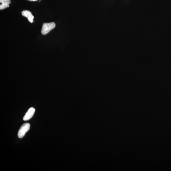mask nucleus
I'll list each match as a JSON object with an SVG mask.
<instances>
[{"label":"nucleus","instance_id":"obj_2","mask_svg":"<svg viewBox=\"0 0 171 171\" xmlns=\"http://www.w3.org/2000/svg\"><path fill=\"white\" fill-rule=\"evenodd\" d=\"M30 127L29 123L23 124L19 130L18 135L19 138H21L24 136L25 133L29 130Z\"/></svg>","mask_w":171,"mask_h":171},{"label":"nucleus","instance_id":"obj_6","mask_svg":"<svg viewBox=\"0 0 171 171\" xmlns=\"http://www.w3.org/2000/svg\"><path fill=\"white\" fill-rule=\"evenodd\" d=\"M28 1H37L38 0H28Z\"/></svg>","mask_w":171,"mask_h":171},{"label":"nucleus","instance_id":"obj_3","mask_svg":"<svg viewBox=\"0 0 171 171\" xmlns=\"http://www.w3.org/2000/svg\"><path fill=\"white\" fill-rule=\"evenodd\" d=\"M35 110L34 108H30L29 109L27 112L26 113L25 115L23 118V120L24 121L28 120L31 118L34 115Z\"/></svg>","mask_w":171,"mask_h":171},{"label":"nucleus","instance_id":"obj_4","mask_svg":"<svg viewBox=\"0 0 171 171\" xmlns=\"http://www.w3.org/2000/svg\"><path fill=\"white\" fill-rule=\"evenodd\" d=\"M22 16L28 19L29 21L30 22L32 23L33 22L34 16H33L31 12L28 10L23 11L22 12Z\"/></svg>","mask_w":171,"mask_h":171},{"label":"nucleus","instance_id":"obj_1","mask_svg":"<svg viewBox=\"0 0 171 171\" xmlns=\"http://www.w3.org/2000/svg\"><path fill=\"white\" fill-rule=\"evenodd\" d=\"M56 24L54 22L43 23L41 30L42 34L43 35L47 34L52 30L54 28Z\"/></svg>","mask_w":171,"mask_h":171},{"label":"nucleus","instance_id":"obj_5","mask_svg":"<svg viewBox=\"0 0 171 171\" xmlns=\"http://www.w3.org/2000/svg\"><path fill=\"white\" fill-rule=\"evenodd\" d=\"M0 9H5L9 7V4L11 3V0H0Z\"/></svg>","mask_w":171,"mask_h":171}]
</instances>
